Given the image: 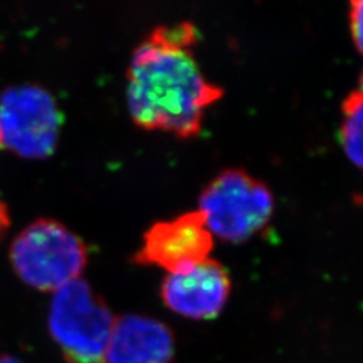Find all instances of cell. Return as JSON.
I'll return each instance as SVG.
<instances>
[{
	"label": "cell",
	"instance_id": "4fadbf2b",
	"mask_svg": "<svg viewBox=\"0 0 363 363\" xmlns=\"http://www.w3.org/2000/svg\"><path fill=\"white\" fill-rule=\"evenodd\" d=\"M0 145H1V133H0Z\"/></svg>",
	"mask_w": 363,
	"mask_h": 363
},
{
	"label": "cell",
	"instance_id": "ba28073f",
	"mask_svg": "<svg viewBox=\"0 0 363 363\" xmlns=\"http://www.w3.org/2000/svg\"><path fill=\"white\" fill-rule=\"evenodd\" d=\"M174 337L169 327L142 315L115 319L103 363H169Z\"/></svg>",
	"mask_w": 363,
	"mask_h": 363
},
{
	"label": "cell",
	"instance_id": "52a82bcc",
	"mask_svg": "<svg viewBox=\"0 0 363 363\" xmlns=\"http://www.w3.org/2000/svg\"><path fill=\"white\" fill-rule=\"evenodd\" d=\"M230 288L228 271L217 259L208 257L187 271L169 273L160 296L171 311L202 320L211 319L223 310Z\"/></svg>",
	"mask_w": 363,
	"mask_h": 363
},
{
	"label": "cell",
	"instance_id": "7c38bea8",
	"mask_svg": "<svg viewBox=\"0 0 363 363\" xmlns=\"http://www.w3.org/2000/svg\"><path fill=\"white\" fill-rule=\"evenodd\" d=\"M0 363H21L19 361H16L13 357H9V355H3L0 357Z\"/></svg>",
	"mask_w": 363,
	"mask_h": 363
},
{
	"label": "cell",
	"instance_id": "30bf717a",
	"mask_svg": "<svg viewBox=\"0 0 363 363\" xmlns=\"http://www.w3.org/2000/svg\"><path fill=\"white\" fill-rule=\"evenodd\" d=\"M362 6L361 0H352L350 3V15H349L351 37L357 50L359 52H362Z\"/></svg>",
	"mask_w": 363,
	"mask_h": 363
},
{
	"label": "cell",
	"instance_id": "6da1fadb",
	"mask_svg": "<svg viewBox=\"0 0 363 363\" xmlns=\"http://www.w3.org/2000/svg\"><path fill=\"white\" fill-rule=\"evenodd\" d=\"M198 33L191 22L157 26L135 49L127 69V103L138 127L182 139L202 130L206 109L223 89L205 77L195 60Z\"/></svg>",
	"mask_w": 363,
	"mask_h": 363
},
{
	"label": "cell",
	"instance_id": "277c9868",
	"mask_svg": "<svg viewBox=\"0 0 363 363\" xmlns=\"http://www.w3.org/2000/svg\"><path fill=\"white\" fill-rule=\"evenodd\" d=\"M115 325L111 310L91 286L76 279L55 291L49 328L67 363H103Z\"/></svg>",
	"mask_w": 363,
	"mask_h": 363
},
{
	"label": "cell",
	"instance_id": "8992f818",
	"mask_svg": "<svg viewBox=\"0 0 363 363\" xmlns=\"http://www.w3.org/2000/svg\"><path fill=\"white\" fill-rule=\"evenodd\" d=\"M213 247L214 237L202 213L195 210L151 225L133 259L138 264L156 265L169 273L183 272L208 259Z\"/></svg>",
	"mask_w": 363,
	"mask_h": 363
},
{
	"label": "cell",
	"instance_id": "7a4b0ae2",
	"mask_svg": "<svg viewBox=\"0 0 363 363\" xmlns=\"http://www.w3.org/2000/svg\"><path fill=\"white\" fill-rule=\"evenodd\" d=\"M10 259L27 286L55 292L79 277L88 262V249L64 223L37 220L16 235Z\"/></svg>",
	"mask_w": 363,
	"mask_h": 363
},
{
	"label": "cell",
	"instance_id": "5b68a950",
	"mask_svg": "<svg viewBox=\"0 0 363 363\" xmlns=\"http://www.w3.org/2000/svg\"><path fill=\"white\" fill-rule=\"evenodd\" d=\"M61 124L54 97L40 86H11L0 96L1 143L16 155L34 160L52 155Z\"/></svg>",
	"mask_w": 363,
	"mask_h": 363
},
{
	"label": "cell",
	"instance_id": "3957f363",
	"mask_svg": "<svg viewBox=\"0 0 363 363\" xmlns=\"http://www.w3.org/2000/svg\"><path fill=\"white\" fill-rule=\"evenodd\" d=\"M198 210L210 233L238 244L267 226L274 211V196L245 169H223L201 193Z\"/></svg>",
	"mask_w": 363,
	"mask_h": 363
},
{
	"label": "cell",
	"instance_id": "8fae6325",
	"mask_svg": "<svg viewBox=\"0 0 363 363\" xmlns=\"http://www.w3.org/2000/svg\"><path fill=\"white\" fill-rule=\"evenodd\" d=\"M10 228V213L7 205L0 199V240Z\"/></svg>",
	"mask_w": 363,
	"mask_h": 363
},
{
	"label": "cell",
	"instance_id": "9c48e42d",
	"mask_svg": "<svg viewBox=\"0 0 363 363\" xmlns=\"http://www.w3.org/2000/svg\"><path fill=\"white\" fill-rule=\"evenodd\" d=\"M343 121L340 142L345 154L357 166H362L363 94L361 85L351 91L342 104Z\"/></svg>",
	"mask_w": 363,
	"mask_h": 363
}]
</instances>
